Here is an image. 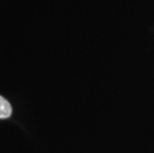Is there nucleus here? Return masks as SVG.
<instances>
[{
  "label": "nucleus",
  "instance_id": "nucleus-1",
  "mask_svg": "<svg viewBox=\"0 0 154 153\" xmlns=\"http://www.w3.org/2000/svg\"><path fill=\"white\" fill-rule=\"evenodd\" d=\"M12 115L11 105L4 97L0 96V118H8Z\"/></svg>",
  "mask_w": 154,
  "mask_h": 153
}]
</instances>
